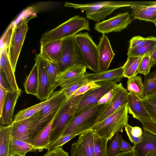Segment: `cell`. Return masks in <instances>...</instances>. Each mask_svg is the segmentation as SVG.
Instances as JSON below:
<instances>
[{
    "label": "cell",
    "instance_id": "obj_38",
    "mask_svg": "<svg viewBox=\"0 0 156 156\" xmlns=\"http://www.w3.org/2000/svg\"><path fill=\"white\" fill-rule=\"evenodd\" d=\"M78 135H79L76 133H73L60 136L50 144L47 150L48 151L54 149L61 147L73 137Z\"/></svg>",
    "mask_w": 156,
    "mask_h": 156
},
{
    "label": "cell",
    "instance_id": "obj_40",
    "mask_svg": "<svg viewBox=\"0 0 156 156\" xmlns=\"http://www.w3.org/2000/svg\"><path fill=\"white\" fill-rule=\"evenodd\" d=\"M122 139L121 134L118 133L115 136L108 148V156H115L120 152L119 146Z\"/></svg>",
    "mask_w": 156,
    "mask_h": 156
},
{
    "label": "cell",
    "instance_id": "obj_26",
    "mask_svg": "<svg viewBox=\"0 0 156 156\" xmlns=\"http://www.w3.org/2000/svg\"><path fill=\"white\" fill-rule=\"evenodd\" d=\"M88 81L82 75L76 76L62 84L60 89L68 98L72 96L74 93L83 85Z\"/></svg>",
    "mask_w": 156,
    "mask_h": 156
},
{
    "label": "cell",
    "instance_id": "obj_15",
    "mask_svg": "<svg viewBox=\"0 0 156 156\" xmlns=\"http://www.w3.org/2000/svg\"><path fill=\"white\" fill-rule=\"evenodd\" d=\"M97 45L99 54V72L106 71L115 55L109 40L105 34H102L100 37Z\"/></svg>",
    "mask_w": 156,
    "mask_h": 156
},
{
    "label": "cell",
    "instance_id": "obj_35",
    "mask_svg": "<svg viewBox=\"0 0 156 156\" xmlns=\"http://www.w3.org/2000/svg\"><path fill=\"white\" fill-rule=\"evenodd\" d=\"M94 133V147L95 156H108L107 148L108 140Z\"/></svg>",
    "mask_w": 156,
    "mask_h": 156
},
{
    "label": "cell",
    "instance_id": "obj_43",
    "mask_svg": "<svg viewBox=\"0 0 156 156\" xmlns=\"http://www.w3.org/2000/svg\"><path fill=\"white\" fill-rule=\"evenodd\" d=\"M147 39V37L144 38L140 36H134L129 41L128 48L133 49L140 47L145 43Z\"/></svg>",
    "mask_w": 156,
    "mask_h": 156
},
{
    "label": "cell",
    "instance_id": "obj_44",
    "mask_svg": "<svg viewBox=\"0 0 156 156\" xmlns=\"http://www.w3.org/2000/svg\"><path fill=\"white\" fill-rule=\"evenodd\" d=\"M71 156H85L82 145L78 140L71 146Z\"/></svg>",
    "mask_w": 156,
    "mask_h": 156
},
{
    "label": "cell",
    "instance_id": "obj_56",
    "mask_svg": "<svg viewBox=\"0 0 156 156\" xmlns=\"http://www.w3.org/2000/svg\"><path fill=\"white\" fill-rule=\"evenodd\" d=\"M154 24L155 25V27H156V20L154 21V22H153Z\"/></svg>",
    "mask_w": 156,
    "mask_h": 156
},
{
    "label": "cell",
    "instance_id": "obj_45",
    "mask_svg": "<svg viewBox=\"0 0 156 156\" xmlns=\"http://www.w3.org/2000/svg\"><path fill=\"white\" fill-rule=\"evenodd\" d=\"M151 117V119L156 122V106L143 100H141Z\"/></svg>",
    "mask_w": 156,
    "mask_h": 156
},
{
    "label": "cell",
    "instance_id": "obj_42",
    "mask_svg": "<svg viewBox=\"0 0 156 156\" xmlns=\"http://www.w3.org/2000/svg\"><path fill=\"white\" fill-rule=\"evenodd\" d=\"M100 85L92 81H87L78 89L72 96H76L83 95L92 89L98 87Z\"/></svg>",
    "mask_w": 156,
    "mask_h": 156
},
{
    "label": "cell",
    "instance_id": "obj_49",
    "mask_svg": "<svg viewBox=\"0 0 156 156\" xmlns=\"http://www.w3.org/2000/svg\"><path fill=\"white\" fill-rule=\"evenodd\" d=\"M119 147L120 151L123 152L131 151L133 148V147H132L129 143L122 139L120 141Z\"/></svg>",
    "mask_w": 156,
    "mask_h": 156
},
{
    "label": "cell",
    "instance_id": "obj_8",
    "mask_svg": "<svg viewBox=\"0 0 156 156\" xmlns=\"http://www.w3.org/2000/svg\"><path fill=\"white\" fill-rule=\"evenodd\" d=\"M28 28L27 20H23L18 24L13 26L7 49L9 59L14 72Z\"/></svg>",
    "mask_w": 156,
    "mask_h": 156
},
{
    "label": "cell",
    "instance_id": "obj_27",
    "mask_svg": "<svg viewBox=\"0 0 156 156\" xmlns=\"http://www.w3.org/2000/svg\"><path fill=\"white\" fill-rule=\"evenodd\" d=\"M38 87L37 69L35 64L26 78L24 83V87L27 94L37 97L38 94Z\"/></svg>",
    "mask_w": 156,
    "mask_h": 156
},
{
    "label": "cell",
    "instance_id": "obj_6",
    "mask_svg": "<svg viewBox=\"0 0 156 156\" xmlns=\"http://www.w3.org/2000/svg\"><path fill=\"white\" fill-rule=\"evenodd\" d=\"M82 95L72 96L68 98L62 105L52 124L50 144L60 136L65 128L72 120Z\"/></svg>",
    "mask_w": 156,
    "mask_h": 156
},
{
    "label": "cell",
    "instance_id": "obj_55",
    "mask_svg": "<svg viewBox=\"0 0 156 156\" xmlns=\"http://www.w3.org/2000/svg\"><path fill=\"white\" fill-rule=\"evenodd\" d=\"M12 156H26V155H21L18 154H15L13 155Z\"/></svg>",
    "mask_w": 156,
    "mask_h": 156
},
{
    "label": "cell",
    "instance_id": "obj_12",
    "mask_svg": "<svg viewBox=\"0 0 156 156\" xmlns=\"http://www.w3.org/2000/svg\"><path fill=\"white\" fill-rule=\"evenodd\" d=\"M35 61L37 69L38 82V94L36 97L42 101L48 99L52 94L47 62L39 54L36 55Z\"/></svg>",
    "mask_w": 156,
    "mask_h": 156
},
{
    "label": "cell",
    "instance_id": "obj_13",
    "mask_svg": "<svg viewBox=\"0 0 156 156\" xmlns=\"http://www.w3.org/2000/svg\"><path fill=\"white\" fill-rule=\"evenodd\" d=\"M128 94L122 83L117 84L113 89L112 96L108 106L99 118L98 122L103 120L120 108L127 104Z\"/></svg>",
    "mask_w": 156,
    "mask_h": 156
},
{
    "label": "cell",
    "instance_id": "obj_10",
    "mask_svg": "<svg viewBox=\"0 0 156 156\" xmlns=\"http://www.w3.org/2000/svg\"><path fill=\"white\" fill-rule=\"evenodd\" d=\"M96 83L100 87L90 90L83 95L75 114L98 105V101L105 94L114 89L117 85L116 83L112 81Z\"/></svg>",
    "mask_w": 156,
    "mask_h": 156
},
{
    "label": "cell",
    "instance_id": "obj_5",
    "mask_svg": "<svg viewBox=\"0 0 156 156\" xmlns=\"http://www.w3.org/2000/svg\"><path fill=\"white\" fill-rule=\"evenodd\" d=\"M67 99L61 89L52 93L48 103L39 112L38 119L30 129L29 135V140L50 121Z\"/></svg>",
    "mask_w": 156,
    "mask_h": 156
},
{
    "label": "cell",
    "instance_id": "obj_1",
    "mask_svg": "<svg viewBox=\"0 0 156 156\" xmlns=\"http://www.w3.org/2000/svg\"><path fill=\"white\" fill-rule=\"evenodd\" d=\"M110 101L106 103L97 105L75 114L60 136L73 133L80 135L91 130L98 122L99 118L108 106Z\"/></svg>",
    "mask_w": 156,
    "mask_h": 156
},
{
    "label": "cell",
    "instance_id": "obj_22",
    "mask_svg": "<svg viewBox=\"0 0 156 156\" xmlns=\"http://www.w3.org/2000/svg\"><path fill=\"white\" fill-rule=\"evenodd\" d=\"M0 70H1L14 90H18L19 88L16 80L15 72L8 57L7 48L1 50Z\"/></svg>",
    "mask_w": 156,
    "mask_h": 156
},
{
    "label": "cell",
    "instance_id": "obj_16",
    "mask_svg": "<svg viewBox=\"0 0 156 156\" xmlns=\"http://www.w3.org/2000/svg\"><path fill=\"white\" fill-rule=\"evenodd\" d=\"M60 109L55 114L50 121L30 140V143L34 147L36 150L41 151L43 149H47L50 144V136L52 124Z\"/></svg>",
    "mask_w": 156,
    "mask_h": 156
},
{
    "label": "cell",
    "instance_id": "obj_30",
    "mask_svg": "<svg viewBox=\"0 0 156 156\" xmlns=\"http://www.w3.org/2000/svg\"><path fill=\"white\" fill-rule=\"evenodd\" d=\"M83 147L85 156H95L94 147V133L90 130L79 135L78 139Z\"/></svg>",
    "mask_w": 156,
    "mask_h": 156
},
{
    "label": "cell",
    "instance_id": "obj_54",
    "mask_svg": "<svg viewBox=\"0 0 156 156\" xmlns=\"http://www.w3.org/2000/svg\"><path fill=\"white\" fill-rule=\"evenodd\" d=\"M144 156H156V151L149 152Z\"/></svg>",
    "mask_w": 156,
    "mask_h": 156
},
{
    "label": "cell",
    "instance_id": "obj_53",
    "mask_svg": "<svg viewBox=\"0 0 156 156\" xmlns=\"http://www.w3.org/2000/svg\"><path fill=\"white\" fill-rule=\"evenodd\" d=\"M115 156H134V151L133 150L126 152H120Z\"/></svg>",
    "mask_w": 156,
    "mask_h": 156
},
{
    "label": "cell",
    "instance_id": "obj_36",
    "mask_svg": "<svg viewBox=\"0 0 156 156\" xmlns=\"http://www.w3.org/2000/svg\"><path fill=\"white\" fill-rule=\"evenodd\" d=\"M143 85L144 97L156 93V70L145 76Z\"/></svg>",
    "mask_w": 156,
    "mask_h": 156
},
{
    "label": "cell",
    "instance_id": "obj_3",
    "mask_svg": "<svg viewBox=\"0 0 156 156\" xmlns=\"http://www.w3.org/2000/svg\"><path fill=\"white\" fill-rule=\"evenodd\" d=\"M83 30L90 31L88 21L79 16H74L56 27L47 32L41 36V44L74 37Z\"/></svg>",
    "mask_w": 156,
    "mask_h": 156
},
{
    "label": "cell",
    "instance_id": "obj_33",
    "mask_svg": "<svg viewBox=\"0 0 156 156\" xmlns=\"http://www.w3.org/2000/svg\"><path fill=\"white\" fill-rule=\"evenodd\" d=\"M127 85L129 92L134 94L141 100L143 98L144 85L140 76H136L128 79Z\"/></svg>",
    "mask_w": 156,
    "mask_h": 156
},
{
    "label": "cell",
    "instance_id": "obj_48",
    "mask_svg": "<svg viewBox=\"0 0 156 156\" xmlns=\"http://www.w3.org/2000/svg\"><path fill=\"white\" fill-rule=\"evenodd\" d=\"M0 86L8 92L14 90L3 72L0 70Z\"/></svg>",
    "mask_w": 156,
    "mask_h": 156
},
{
    "label": "cell",
    "instance_id": "obj_51",
    "mask_svg": "<svg viewBox=\"0 0 156 156\" xmlns=\"http://www.w3.org/2000/svg\"><path fill=\"white\" fill-rule=\"evenodd\" d=\"M141 100L146 101L156 106V93L145 97Z\"/></svg>",
    "mask_w": 156,
    "mask_h": 156
},
{
    "label": "cell",
    "instance_id": "obj_23",
    "mask_svg": "<svg viewBox=\"0 0 156 156\" xmlns=\"http://www.w3.org/2000/svg\"><path fill=\"white\" fill-rule=\"evenodd\" d=\"M87 66L83 64H76L61 72L57 80V86L78 76L84 75L86 73Z\"/></svg>",
    "mask_w": 156,
    "mask_h": 156
},
{
    "label": "cell",
    "instance_id": "obj_37",
    "mask_svg": "<svg viewBox=\"0 0 156 156\" xmlns=\"http://www.w3.org/2000/svg\"><path fill=\"white\" fill-rule=\"evenodd\" d=\"M125 130L130 141L134 145L140 141L143 133L140 127L137 126H132L127 124L125 127Z\"/></svg>",
    "mask_w": 156,
    "mask_h": 156
},
{
    "label": "cell",
    "instance_id": "obj_41",
    "mask_svg": "<svg viewBox=\"0 0 156 156\" xmlns=\"http://www.w3.org/2000/svg\"><path fill=\"white\" fill-rule=\"evenodd\" d=\"M141 123L144 130L156 135V122L151 119L138 117L136 118Z\"/></svg>",
    "mask_w": 156,
    "mask_h": 156
},
{
    "label": "cell",
    "instance_id": "obj_2",
    "mask_svg": "<svg viewBox=\"0 0 156 156\" xmlns=\"http://www.w3.org/2000/svg\"><path fill=\"white\" fill-rule=\"evenodd\" d=\"M127 104L120 108L103 120L98 122L91 129L94 133L108 141L113 139L128 124L129 116Z\"/></svg>",
    "mask_w": 156,
    "mask_h": 156
},
{
    "label": "cell",
    "instance_id": "obj_28",
    "mask_svg": "<svg viewBox=\"0 0 156 156\" xmlns=\"http://www.w3.org/2000/svg\"><path fill=\"white\" fill-rule=\"evenodd\" d=\"M130 15L134 19L154 22L156 20V11H151L144 8L142 5L132 4Z\"/></svg>",
    "mask_w": 156,
    "mask_h": 156
},
{
    "label": "cell",
    "instance_id": "obj_24",
    "mask_svg": "<svg viewBox=\"0 0 156 156\" xmlns=\"http://www.w3.org/2000/svg\"><path fill=\"white\" fill-rule=\"evenodd\" d=\"M37 151L30 143L10 138L9 144L8 156H12L15 154L26 155L29 152Z\"/></svg>",
    "mask_w": 156,
    "mask_h": 156
},
{
    "label": "cell",
    "instance_id": "obj_7",
    "mask_svg": "<svg viewBox=\"0 0 156 156\" xmlns=\"http://www.w3.org/2000/svg\"><path fill=\"white\" fill-rule=\"evenodd\" d=\"M87 68L95 73L99 72L98 46L87 32L80 33L74 36Z\"/></svg>",
    "mask_w": 156,
    "mask_h": 156
},
{
    "label": "cell",
    "instance_id": "obj_32",
    "mask_svg": "<svg viewBox=\"0 0 156 156\" xmlns=\"http://www.w3.org/2000/svg\"><path fill=\"white\" fill-rule=\"evenodd\" d=\"M12 124L0 126V156H8Z\"/></svg>",
    "mask_w": 156,
    "mask_h": 156
},
{
    "label": "cell",
    "instance_id": "obj_46",
    "mask_svg": "<svg viewBox=\"0 0 156 156\" xmlns=\"http://www.w3.org/2000/svg\"><path fill=\"white\" fill-rule=\"evenodd\" d=\"M8 92L0 86V118L3 115Z\"/></svg>",
    "mask_w": 156,
    "mask_h": 156
},
{
    "label": "cell",
    "instance_id": "obj_47",
    "mask_svg": "<svg viewBox=\"0 0 156 156\" xmlns=\"http://www.w3.org/2000/svg\"><path fill=\"white\" fill-rule=\"evenodd\" d=\"M43 156H69V155L68 153L65 151L61 147L48 151Z\"/></svg>",
    "mask_w": 156,
    "mask_h": 156
},
{
    "label": "cell",
    "instance_id": "obj_34",
    "mask_svg": "<svg viewBox=\"0 0 156 156\" xmlns=\"http://www.w3.org/2000/svg\"><path fill=\"white\" fill-rule=\"evenodd\" d=\"M46 61L47 71L50 79L51 91L52 94L58 87L57 78L60 72L57 63L52 61Z\"/></svg>",
    "mask_w": 156,
    "mask_h": 156
},
{
    "label": "cell",
    "instance_id": "obj_52",
    "mask_svg": "<svg viewBox=\"0 0 156 156\" xmlns=\"http://www.w3.org/2000/svg\"><path fill=\"white\" fill-rule=\"evenodd\" d=\"M150 58L151 61V63L152 66L156 64V45L154 49L150 55Z\"/></svg>",
    "mask_w": 156,
    "mask_h": 156
},
{
    "label": "cell",
    "instance_id": "obj_19",
    "mask_svg": "<svg viewBox=\"0 0 156 156\" xmlns=\"http://www.w3.org/2000/svg\"><path fill=\"white\" fill-rule=\"evenodd\" d=\"M22 92L21 90H13L7 94L4 110L1 118V125L4 126L11 125L13 122V117L15 105Z\"/></svg>",
    "mask_w": 156,
    "mask_h": 156
},
{
    "label": "cell",
    "instance_id": "obj_21",
    "mask_svg": "<svg viewBox=\"0 0 156 156\" xmlns=\"http://www.w3.org/2000/svg\"><path fill=\"white\" fill-rule=\"evenodd\" d=\"M127 105L128 113L134 118L139 117L151 119L141 99L134 94L128 93Z\"/></svg>",
    "mask_w": 156,
    "mask_h": 156
},
{
    "label": "cell",
    "instance_id": "obj_17",
    "mask_svg": "<svg viewBox=\"0 0 156 156\" xmlns=\"http://www.w3.org/2000/svg\"><path fill=\"white\" fill-rule=\"evenodd\" d=\"M63 45V40L54 41L41 44L40 55L46 61L57 63L60 58Z\"/></svg>",
    "mask_w": 156,
    "mask_h": 156
},
{
    "label": "cell",
    "instance_id": "obj_11",
    "mask_svg": "<svg viewBox=\"0 0 156 156\" xmlns=\"http://www.w3.org/2000/svg\"><path fill=\"white\" fill-rule=\"evenodd\" d=\"M128 12L119 13L108 19L97 23L94 29L102 34L120 32L127 28L133 21Z\"/></svg>",
    "mask_w": 156,
    "mask_h": 156
},
{
    "label": "cell",
    "instance_id": "obj_9",
    "mask_svg": "<svg viewBox=\"0 0 156 156\" xmlns=\"http://www.w3.org/2000/svg\"><path fill=\"white\" fill-rule=\"evenodd\" d=\"M78 64H83L87 66L74 36L63 39L62 53L60 60L57 63L60 73Z\"/></svg>",
    "mask_w": 156,
    "mask_h": 156
},
{
    "label": "cell",
    "instance_id": "obj_18",
    "mask_svg": "<svg viewBox=\"0 0 156 156\" xmlns=\"http://www.w3.org/2000/svg\"><path fill=\"white\" fill-rule=\"evenodd\" d=\"M133 147L134 156H144L156 151V135L144 130L141 140Z\"/></svg>",
    "mask_w": 156,
    "mask_h": 156
},
{
    "label": "cell",
    "instance_id": "obj_31",
    "mask_svg": "<svg viewBox=\"0 0 156 156\" xmlns=\"http://www.w3.org/2000/svg\"><path fill=\"white\" fill-rule=\"evenodd\" d=\"M143 57H128L122 67L123 77L129 79L136 76V73Z\"/></svg>",
    "mask_w": 156,
    "mask_h": 156
},
{
    "label": "cell",
    "instance_id": "obj_29",
    "mask_svg": "<svg viewBox=\"0 0 156 156\" xmlns=\"http://www.w3.org/2000/svg\"><path fill=\"white\" fill-rule=\"evenodd\" d=\"M49 98L47 100L19 111L15 115L13 122L25 119L31 117L40 112L48 103Z\"/></svg>",
    "mask_w": 156,
    "mask_h": 156
},
{
    "label": "cell",
    "instance_id": "obj_4",
    "mask_svg": "<svg viewBox=\"0 0 156 156\" xmlns=\"http://www.w3.org/2000/svg\"><path fill=\"white\" fill-rule=\"evenodd\" d=\"M132 5L130 2H128L106 1L84 4L66 2L64 6L85 11L87 18L98 23L104 20L115 10L123 7L131 6Z\"/></svg>",
    "mask_w": 156,
    "mask_h": 156
},
{
    "label": "cell",
    "instance_id": "obj_25",
    "mask_svg": "<svg viewBox=\"0 0 156 156\" xmlns=\"http://www.w3.org/2000/svg\"><path fill=\"white\" fill-rule=\"evenodd\" d=\"M156 45V37L149 36L145 43L139 48L128 49V57H143L146 55L150 56L152 53Z\"/></svg>",
    "mask_w": 156,
    "mask_h": 156
},
{
    "label": "cell",
    "instance_id": "obj_14",
    "mask_svg": "<svg viewBox=\"0 0 156 156\" xmlns=\"http://www.w3.org/2000/svg\"><path fill=\"white\" fill-rule=\"evenodd\" d=\"M39 112L29 118L12 122L10 138L29 143V133L32 126L38 120Z\"/></svg>",
    "mask_w": 156,
    "mask_h": 156
},
{
    "label": "cell",
    "instance_id": "obj_39",
    "mask_svg": "<svg viewBox=\"0 0 156 156\" xmlns=\"http://www.w3.org/2000/svg\"><path fill=\"white\" fill-rule=\"evenodd\" d=\"M152 66L150 55L143 56L139 65L136 73V75L141 74L145 76L150 73L151 67Z\"/></svg>",
    "mask_w": 156,
    "mask_h": 156
},
{
    "label": "cell",
    "instance_id": "obj_20",
    "mask_svg": "<svg viewBox=\"0 0 156 156\" xmlns=\"http://www.w3.org/2000/svg\"><path fill=\"white\" fill-rule=\"evenodd\" d=\"M84 76L88 81L96 83L112 81L119 82L123 77L122 67L116 69L94 73H86Z\"/></svg>",
    "mask_w": 156,
    "mask_h": 156
},
{
    "label": "cell",
    "instance_id": "obj_50",
    "mask_svg": "<svg viewBox=\"0 0 156 156\" xmlns=\"http://www.w3.org/2000/svg\"><path fill=\"white\" fill-rule=\"evenodd\" d=\"M113 91L112 89L105 94L98 101V104L106 103L110 101L112 98Z\"/></svg>",
    "mask_w": 156,
    "mask_h": 156
}]
</instances>
